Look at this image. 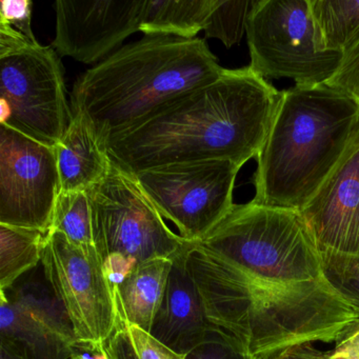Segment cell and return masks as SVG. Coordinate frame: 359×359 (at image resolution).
<instances>
[{"instance_id":"cell-1","label":"cell","mask_w":359,"mask_h":359,"mask_svg":"<svg viewBox=\"0 0 359 359\" xmlns=\"http://www.w3.org/2000/svg\"><path fill=\"white\" fill-rule=\"evenodd\" d=\"M279 98L280 91L251 67L226 69L111 138L107 152L133 174L190 161H231L243 168L259 154Z\"/></svg>"},{"instance_id":"cell-2","label":"cell","mask_w":359,"mask_h":359,"mask_svg":"<svg viewBox=\"0 0 359 359\" xmlns=\"http://www.w3.org/2000/svg\"><path fill=\"white\" fill-rule=\"evenodd\" d=\"M212 325L255 359L313 342H336L359 327V312L327 280L287 285L256 278L193 243L187 254Z\"/></svg>"},{"instance_id":"cell-3","label":"cell","mask_w":359,"mask_h":359,"mask_svg":"<svg viewBox=\"0 0 359 359\" xmlns=\"http://www.w3.org/2000/svg\"><path fill=\"white\" fill-rule=\"evenodd\" d=\"M205 39L144 35L77 79L72 115L81 117L106 144L187 92L222 76Z\"/></svg>"},{"instance_id":"cell-4","label":"cell","mask_w":359,"mask_h":359,"mask_svg":"<svg viewBox=\"0 0 359 359\" xmlns=\"http://www.w3.org/2000/svg\"><path fill=\"white\" fill-rule=\"evenodd\" d=\"M359 131V102L327 85L280 92L252 182L259 205L300 210L341 161Z\"/></svg>"},{"instance_id":"cell-5","label":"cell","mask_w":359,"mask_h":359,"mask_svg":"<svg viewBox=\"0 0 359 359\" xmlns=\"http://www.w3.org/2000/svg\"><path fill=\"white\" fill-rule=\"evenodd\" d=\"M195 243L256 278L287 285L325 279L320 251L298 210L235 203Z\"/></svg>"},{"instance_id":"cell-6","label":"cell","mask_w":359,"mask_h":359,"mask_svg":"<svg viewBox=\"0 0 359 359\" xmlns=\"http://www.w3.org/2000/svg\"><path fill=\"white\" fill-rule=\"evenodd\" d=\"M87 192L94 245L113 287L138 264L174 260L194 243L165 224L136 176L115 163Z\"/></svg>"},{"instance_id":"cell-7","label":"cell","mask_w":359,"mask_h":359,"mask_svg":"<svg viewBox=\"0 0 359 359\" xmlns=\"http://www.w3.org/2000/svg\"><path fill=\"white\" fill-rule=\"evenodd\" d=\"M71 119L57 52L0 24L1 125L54 148Z\"/></svg>"},{"instance_id":"cell-8","label":"cell","mask_w":359,"mask_h":359,"mask_svg":"<svg viewBox=\"0 0 359 359\" xmlns=\"http://www.w3.org/2000/svg\"><path fill=\"white\" fill-rule=\"evenodd\" d=\"M247 39L250 67L266 79L325 85L341 62V52L321 49L310 0H255Z\"/></svg>"},{"instance_id":"cell-9","label":"cell","mask_w":359,"mask_h":359,"mask_svg":"<svg viewBox=\"0 0 359 359\" xmlns=\"http://www.w3.org/2000/svg\"><path fill=\"white\" fill-rule=\"evenodd\" d=\"M41 264L46 278L72 323L77 344L104 350L123 321L114 287L95 247L73 245L62 233L49 231Z\"/></svg>"},{"instance_id":"cell-10","label":"cell","mask_w":359,"mask_h":359,"mask_svg":"<svg viewBox=\"0 0 359 359\" xmlns=\"http://www.w3.org/2000/svg\"><path fill=\"white\" fill-rule=\"evenodd\" d=\"M241 169L231 161H190L134 175L159 214L175 224L180 236L199 243L235 205L233 191Z\"/></svg>"},{"instance_id":"cell-11","label":"cell","mask_w":359,"mask_h":359,"mask_svg":"<svg viewBox=\"0 0 359 359\" xmlns=\"http://www.w3.org/2000/svg\"><path fill=\"white\" fill-rule=\"evenodd\" d=\"M60 192L54 148L0 125V224L47 234Z\"/></svg>"},{"instance_id":"cell-12","label":"cell","mask_w":359,"mask_h":359,"mask_svg":"<svg viewBox=\"0 0 359 359\" xmlns=\"http://www.w3.org/2000/svg\"><path fill=\"white\" fill-rule=\"evenodd\" d=\"M146 0H57L52 48L90 65L140 31Z\"/></svg>"},{"instance_id":"cell-13","label":"cell","mask_w":359,"mask_h":359,"mask_svg":"<svg viewBox=\"0 0 359 359\" xmlns=\"http://www.w3.org/2000/svg\"><path fill=\"white\" fill-rule=\"evenodd\" d=\"M300 213L319 251L359 256V131Z\"/></svg>"},{"instance_id":"cell-14","label":"cell","mask_w":359,"mask_h":359,"mask_svg":"<svg viewBox=\"0 0 359 359\" xmlns=\"http://www.w3.org/2000/svg\"><path fill=\"white\" fill-rule=\"evenodd\" d=\"M189 250L172 262L165 296L149 332L163 346L182 355L203 344L216 327L208 318L203 298L189 270Z\"/></svg>"},{"instance_id":"cell-15","label":"cell","mask_w":359,"mask_h":359,"mask_svg":"<svg viewBox=\"0 0 359 359\" xmlns=\"http://www.w3.org/2000/svg\"><path fill=\"white\" fill-rule=\"evenodd\" d=\"M62 192H83L100 182L112 161L88 123L72 115L64 137L54 147Z\"/></svg>"},{"instance_id":"cell-16","label":"cell","mask_w":359,"mask_h":359,"mask_svg":"<svg viewBox=\"0 0 359 359\" xmlns=\"http://www.w3.org/2000/svg\"><path fill=\"white\" fill-rule=\"evenodd\" d=\"M172 262L167 258L142 262L114 285L121 321L150 332L165 296Z\"/></svg>"},{"instance_id":"cell-17","label":"cell","mask_w":359,"mask_h":359,"mask_svg":"<svg viewBox=\"0 0 359 359\" xmlns=\"http://www.w3.org/2000/svg\"><path fill=\"white\" fill-rule=\"evenodd\" d=\"M0 341L24 359H73L76 344L0 298Z\"/></svg>"},{"instance_id":"cell-18","label":"cell","mask_w":359,"mask_h":359,"mask_svg":"<svg viewBox=\"0 0 359 359\" xmlns=\"http://www.w3.org/2000/svg\"><path fill=\"white\" fill-rule=\"evenodd\" d=\"M0 294L3 299L32 315L66 339L77 344L72 323L50 287L41 262L7 289L0 290Z\"/></svg>"},{"instance_id":"cell-19","label":"cell","mask_w":359,"mask_h":359,"mask_svg":"<svg viewBox=\"0 0 359 359\" xmlns=\"http://www.w3.org/2000/svg\"><path fill=\"white\" fill-rule=\"evenodd\" d=\"M217 0H146L140 31L144 35L196 39Z\"/></svg>"},{"instance_id":"cell-20","label":"cell","mask_w":359,"mask_h":359,"mask_svg":"<svg viewBox=\"0 0 359 359\" xmlns=\"http://www.w3.org/2000/svg\"><path fill=\"white\" fill-rule=\"evenodd\" d=\"M46 235L33 229L0 224V290L41 264Z\"/></svg>"},{"instance_id":"cell-21","label":"cell","mask_w":359,"mask_h":359,"mask_svg":"<svg viewBox=\"0 0 359 359\" xmlns=\"http://www.w3.org/2000/svg\"><path fill=\"white\" fill-rule=\"evenodd\" d=\"M323 51L341 52L359 31V0H310Z\"/></svg>"},{"instance_id":"cell-22","label":"cell","mask_w":359,"mask_h":359,"mask_svg":"<svg viewBox=\"0 0 359 359\" xmlns=\"http://www.w3.org/2000/svg\"><path fill=\"white\" fill-rule=\"evenodd\" d=\"M49 231L62 233L77 247H95L91 205L87 191L60 192Z\"/></svg>"},{"instance_id":"cell-23","label":"cell","mask_w":359,"mask_h":359,"mask_svg":"<svg viewBox=\"0 0 359 359\" xmlns=\"http://www.w3.org/2000/svg\"><path fill=\"white\" fill-rule=\"evenodd\" d=\"M255 0H217L205 27L207 39H219L226 48L241 43Z\"/></svg>"},{"instance_id":"cell-24","label":"cell","mask_w":359,"mask_h":359,"mask_svg":"<svg viewBox=\"0 0 359 359\" xmlns=\"http://www.w3.org/2000/svg\"><path fill=\"white\" fill-rule=\"evenodd\" d=\"M323 276L359 312V256L320 252Z\"/></svg>"},{"instance_id":"cell-25","label":"cell","mask_w":359,"mask_h":359,"mask_svg":"<svg viewBox=\"0 0 359 359\" xmlns=\"http://www.w3.org/2000/svg\"><path fill=\"white\" fill-rule=\"evenodd\" d=\"M186 359H255L232 336L215 327L207 339L186 355Z\"/></svg>"},{"instance_id":"cell-26","label":"cell","mask_w":359,"mask_h":359,"mask_svg":"<svg viewBox=\"0 0 359 359\" xmlns=\"http://www.w3.org/2000/svg\"><path fill=\"white\" fill-rule=\"evenodd\" d=\"M327 85L341 90L359 102V31L342 51L339 67Z\"/></svg>"},{"instance_id":"cell-27","label":"cell","mask_w":359,"mask_h":359,"mask_svg":"<svg viewBox=\"0 0 359 359\" xmlns=\"http://www.w3.org/2000/svg\"><path fill=\"white\" fill-rule=\"evenodd\" d=\"M33 3L31 0H1L0 3V24L7 25L37 41L31 28Z\"/></svg>"},{"instance_id":"cell-28","label":"cell","mask_w":359,"mask_h":359,"mask_svg":"<svg viewBox=\"0 0 359 359\" xmlns=\"http://www.w3.org/2000/svg\"><path fill=\"white\" fill-rule=\"evenodd\" d=\"M127 330L138 359H186V355L174 352L140 327L127 325Z\"/></svg>"},{"instance_id":"cell-29","label":"cell","mask_w":359,"mask_h":359,"mask_svg":"<svg viewBox=\"0 0 359 359\" xmlns=\"http://www.w3.org/2000/svg\"><path fill=\"white\" fill-rule=\"evenodd\" d=\"M104 350L109 359H138L125 323L104 344Z\"/></svg>"},{"instance_id":"cell-30","label":"cell","mask_w":359,"mask_h":359,"mask_svg":"<svg viewBox=\"0 0 359 359\" xmlns=\"http://www.w3.org/2000/svg\"><path fill=\"white\" fill-rule=\"evenodd\" d=\"M279 359H329V353L320 352L312 344L292 346L277 355Z\"/></svg>"},{"instance_id":"cell-31","label":"cell","mask_w":359,"mask_h":359,"mask_svg":"<svg viewBox=\"0 0 359 359\" xmlns=\"http://www.w3.org/2000/svg\"><path fill=\"white\" fill-rule=\"evenodd\" d=\"M333 352L346 357L359 356V327L336 344Z\"/></svg>"},{"instance_id":"cell-32","label":"cell","mask_w":359,"mask_h":359,"mask_svg":"<svg viewBox=\"0 0 359 359\" xmlns=\"http://www.w3.org/2000/svg\"><path fill=\"white\" fill-rule=\"evenodd\" d=\"M73 359H109L106 350H96V348H87L79 346L76 355Z\"/></svg>"},{"instance_id":"cell-33","label":"cell","mask_w":359,"mask_h":359,"mask_svg":"<svg viewBox=\"0 0 359 359\" xmlns=\"http://www.w3.org/2000/svg\"><path fill=\"white\" fill-rule=\"evenodd\" d=\"M0 359H24L20 355H18L15 351L12 350L9 346L1 342L0 346Z\"/></svg>"},{"instance_id":"cell-34","label":"cell","mask_w":359,"mask_h":359,"mask_svg":"<svg viewBox=\"0 0 359 359\" xmlns=\"http://www.w3.org/2000/svg\"><path fill=\"white\" fill-rule=\"evenodd\" d=\"M262 359H279L277 355H273V356L264 357V358Z\"/></svg>"},{"instance_id":"cell-35","label":"cell","mask_w":359,"mask_h":359,"mask_svg":"<svg viewBox=\"0 0 359 359\" xmlns=\"http://www.w3.org/2000/svg\"><path fill=\"white\" fill-rule=\"evenodd\" d=\"M336 354H337V353H336ZM351 358H356V359H359V356H358V357H351Z\"/></svg>"}]
</instances>
